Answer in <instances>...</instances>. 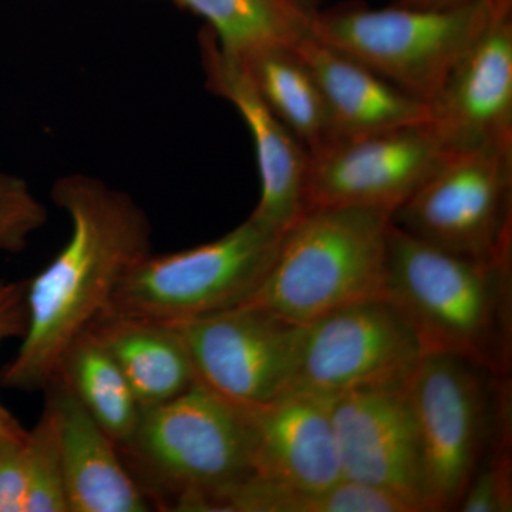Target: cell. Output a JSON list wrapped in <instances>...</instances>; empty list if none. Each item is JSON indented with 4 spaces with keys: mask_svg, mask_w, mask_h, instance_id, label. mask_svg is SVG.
<instances>
[{
    "mask_svg": "<svg viewBox=\"0 0 512 512\" xmlns=\"http://www.w3.org/2000/svg\"><path fill=\"white\" fill-rule=\"evenodd\" d=\"M52 201L70 235L59 254L26 284L28 325L0 383L18 392L46 390L64 353L106 312L124 276L151 254L153 229L127 192L87 174L60 177Z\"/></svg>",
    "mask_w": 512,
    "mask_h": 512,
    "instance_id": "cell-1",
    "label": "cell"
},
{
    "mask_svg": "<svg viewBox=\"0 0 512 512\" xmlns=\"http://www.w3.org/2000/svg\"><path fill=\"white\" fill-rule=\"evenodd\" d=\"M511 259H477L421 241L392 221L386 295L419 336L424 353L507 372L511 349Z\"/></svg>",
    "mask_w": 512,
    "mask_h": 512,
    "instance_id": "cell-2",
    "label": "cell"
},
{
    "mask_svg": "<svg viewBox=\"0 0 512 512\" xmlns=\"http://www.w3.org/2000/svg\"><path fill=\"white\" fill-rule=\"evenodd\" d=\"M393 211L332 205L303 212L279 239L251 305L306 323L386 295Z\"/></svg>",
    "mask_w": 512,
    "mask_h": 512,
    "instance_id": "cell-3",
    "label": "cell"
},
{
    "mask_svg": "<svg viewBox=\"0 0 512 512\" xmlns=\"http://www.w3.org/2000/svg\"><path fill=\"white\" fill-rule=\"evenodd\" d=\"M121 448L173 511H204L214 495L254 473L244 414L200 382L143 409Z\"/></svg>",
    "mask_w": 512,
    "mask_h": 512,
    "instance_id": "cell-4",
    "label": "cell"
},
{
    "mask_svg": "<svg viewBox=\"0 0 512 512\" xmlns=\"http://www.w3.org/2000/svg\"><path fill=\"white\" fill-rule=\"evenodd\" d=\"M497 0L451 8H345L316 13L326 45L430 103L491 18Z\"/></svg>",
    "mask_w": 512,
    "mask_h": 512,
    "instance_id": "cell-5",
    "label": "cell"
},
{
    "mask_svg": "<svg viewBox=\"0 0 512 512\" xmlns=\"http://www.w3.org/2000/svg\"><path fill=\"white\" fill-rule=\"evenodd\" d=\"M281 235L249 217L207 244L151 252L124 276L101 316L180 323L242 305L264 281Z\"/></svg>",
    "mask_w": 512,
    "mask_h": 512,
    "instance_id": "cell-6",
    "label": "cell"
},
{
    "mask_svg": "<svg viewBox=\"0 0 512 512\" xmlns=\"http://www.w3.org/2000/svg\"><path fill=\"white\" fill-rule=\"evenodd\" d=\"M393 224L434 247L477 259H511L512 140L454 150L393 211Z\"/></svg>",
    "mask_w": 512,
    "mask_h": 512,
    "instance_id": "cell-7",
    "label": "cell"
},
{
    "mask_svg": "<svg viewBox=\"0 0 512 512\" xmlns=\"http://www.w3.org/2000/svg\"><path fill=\"white\" fill-rule=\"evenodd\" d=\"M484 369L444 353H424L404 390L423 461L431 511L456 510L481 467L493 433Z\"/></svg>",
    "mask_w": 512,
    "mask_h": 512,
    "instance_id": "cell-8",
    "label": "cell"
},
{
    "mask_svg": "<svg viewBox=\"0 0 512 512\" xmlns=\"http://www.w3.org/2000/svg\"><path fill=\"white\" fill-rule=\"evenodd\" d=\"M174 325L190 353L197 382L234 406H261L295 389L305 342L303 323L242 303Z\"/></svg>",
    "mask_w": 512,
    "mask_h": 512,
    "instance_id": "cell-9",
    "label": "cell"
},
{
    "mask_svg": "<svg viewBox=\"0 0 512 512\" xmlns=\"http://www.w3.org/2000/svg\"><path fill=\"white\" fill-rule=\"evenodd\" d=\"M423 355L403 312L387 296L367 299L306 323L293 390L335 397L403 387Z\"/></svg>",
    "mask_w": 512,
    "mask_h": 512,
    "instance_id": "cell-10",
    "label": "cell"
},
{
    "mask_svg": "<svg viewBox=\"0 0 512 512\" xmlns=\"http://www.w3.org/2000/svg\"><path fill=\"white\" fill-rule=\"evenodd\" d=\"M433 121L339 138L309 158L305 211L332 205L394 211L453 153Z\"/></svg>",
    "mask_w": 512,
    "mask_h": 512,
    "instance_id": "cell-11",
    "label": "cell"
},
{
    "mask_svg": "<svg viewBox=\"0 0 512 512\" xmlns=\"http://www.w3.org/2000/svg\"><path fill=\"white\" fill-rule=\"evenodd\" d=\"M343 480L379 488L431 512L419 434L403 387L329 397Z\"/></svg>",
    "mask_w": 512,
    "mask_h": 512,
    "instance_id": "cell-12",
    "label": "cell"
},
{
    "mask_svg": "<svg viewBox=\"0 0 512 512\" xmlns=\"http://www.w3.org/2000/svg\"><path fill=\"white\" fill-rule=\"evenodd\" d=\"M205 84L238 111L254 141L261 198L251 217L284 234L305 212L308 150L276 116L252 79L247 64L218 45L210 30L200 36Z\"/></svg>",
    "mask_w": 512,
    "mask_h": 512,
    "instance_id": "cell-13",
    "label": "cell"
},
{
    "mask_svg": "<svg viewBox=\"0 0 512 512\" xmlns=\"http://www.w3.org/2000/svg\"><path fill=\"white\" fill-rule=\"evenodd\" d=\"M448 146L512 140V0H497L473 46L430 101Z\"/></svg>",
    "mask_w": 512,
    "mask_h": 512,
    "instance_id": "cell-14",
    "label": "cell"
},
{
    "mask_svg": "<svg viewBox=\"0 0 512 512\" xmlns=\"http://www.w3.org/2000/svg\"><path fill=\"white\" fill-rule=\"evenodd\" d=\"M239 409L247 420L256 476L301 488L343 480L329 397L293 390Z\"/></svg>",
    "mask_w": 512,
    "mask_h": 512,
    "instance_id": "cell-15",
    "label": "cell"
},
{
    "mask_svg": "<svg viewBox=\"0 0 512 512\" xmlns=\"http://www.w3.org/2000/svg\"><path fill=\"white\" fill-rule=\"evenodd\" d=\"M62 417L64 488L69 512H147L153 503L104 433L66 386L55 380Z\"/></svg>",
    "mask_w": 512,
    "mask_h": 512,
    "instance_id": "cell-16",
    "label": "cell"
},
{
    "mask_svg": "<svg viewBox=\"0 0 512 512\" xmlns=\"http://www.w3.org/2000/svg\"><path fill=\"white\" fill-rule=\"evenodd\" d=\"M325 94L340 138L367 136L431 120L430 104L394 86L318 37L296 47Z\"/></svg>",
    "mask_w": 512,
    "mask_h": 512,
    "instance_id": "cell-17",
    "label": "cell"
},
{
    "mask_svg": "<svg viewBox=\"0 0 512 512\" xmlns=\"http://www.w3.org/2000/svg\"><path fill=\"white\" fill-rule=\"evenodd\" d=\"M116 360L141 409L174 399L197 382L174 323L101 316L92 328Z\"/></svg>",
    "mask_w": 512,
    "mask_h": 512,
    "instance_id": "cell-18",
    "label": "cell"
},
{
    "mask_svg": "<svg viewBox=\"0 0 512 512\" xmlns=\"http://www.w3.org/2000/svg\"><path fill=\"white\" fill-rule=\"evenodd\" d=\"M207 20L222 50L247 60L271 49H296L315 35L316 12L299 0H175Z\"/></svg>",
    "mask_w": 512,
    "mask_h": 512,
    "instance_id": "cell-19",
    "label": "cell"
},
{
    "mask_svg": "<svg viewBox=\"0 0 512 512\" xmlns=\"http://www.w3.org/2000/svg\"><path fill=\"white\" fill-rule=\"evenodd\" d=\"M266 103L309 156L332 146L340 136L325 94L296 49H271L242 60Z\"/></svg>",
    "mask_w": 512,
    "mask_h": 512,
    "instance_id": "cell-20",
    "label": "cell"
},
{
    "mask_svg": "<svg viewBox=\"0 0 512 512\" xmlns=\"http://www.w3.org/2000/svg\"><path fill=\"white\" fill-rule=\"evenodd\" d=\"M55 380L66 386L119 448L130 443L143 409L126 376L93 329L74 340L64 353Z\"/></svg>",
    "mask_w": 512,
    "mask_h": 512,
    "instance_id": "cell-21",
    "label": "cell"
},
{
    "mask_svg": "<svg viewBox=\"0 0 512 512\" xmlns=\"http://www.w3.org/2000/svg\"><path fill=\"white\" fill-rule=\"evenodd\" d=\"M204 511L220 512H419L379 488L340 480L326 488H301L249 474L214 495Z\"/></svg>",
    "mask_w": 512,
    "mask_h": 512,
    "instance_id": "cell-22",
    "label": "cell"
},
{
    "mask_svg": "<svg viewBox=\"0 0 512 512\" xmlns=\"http://www.w3.org/2000/svg\"><path fill=\"white\" fill-rule=\"evenodd\" d=\"M43 412L25 437V512H69L64 488L62 417L55 393L46 389Z\"/></svg>",
    "mask_w": 512,
    "mask_h": 512,
    "instance_id": "cell-23",
    "label": "cell"
},
{
    "mask_svg": "<svg viewBox=\"0 0 512 512\" xmlns=\"http://www.w3.org/2000/svg\"><path fill=\"white\" fill-rule=\"evenodd\" d=\"M493 457L480 467L461 497L457 510L463 512L512 511L511 426L508 410L498 416Z\"/></svg>",
    "mask_w": 512,
    "mask_h": 512,
    "instance_id": "cell-24",
    "label": "cell"
},
{
    "mask_svg": "<svg viewBox=\"0 0 512 512\" xmlns=\"http://www.w3.org/2000/svg\"><path fill=\"white\" fill-rule=\"evenodd\" d=\"M46 222L45 204L28 181L0 168V252L19 254Z\"/></svg>",
    "mask_w": 512,
    "mask_h": 512,
    "instance_id": "cell-25",
    "label": "cell"
},
{
    "mask_svg": "<svg viewBox=\"0 0 512 512\" xmlns=\"http://www.w3.org/2000/svg\"><path fill=\"white\" fill-rule=\"evenodd\" d=\"M28 281H2L0 279V343L25 335L28 325L26 308ZM26 431L13 414L0 403V437L23 439Z\"/></svg>",
    "mask_w": 512,
    "mask_h": 512,
    "instance_id": "cell-26",
    "label": "cell"
},
{
    "mask_svg": "<svg viewBox=\"0 0 512 512\" xmlns=\"http://www.w3.org/2000/svg\"><path fill=\"white\" fill-rule=\"evenodd\" d=\"M25 437H0V512H25Z\"/></svg>",
    "mask_w": 512,
    "mask_h": 512,
    "instance_id": "cell-27",
    "label": "cell"
},
{
    "mask_svg": "<svg viewBox=\"0 0 512 512\" xmlns=\"http://www.w3.org/2000/svg\"><path fill=\"white\" fill-rule=\"evenodd\" d=\"M476 0H397V5L414 6V8H451L466 5Z\"/></svg>",
    "mask_w": 512,
    "mask_h": 512,
    "instance_id": "cell-28",
    "label": "cell"
}]
</instances>
